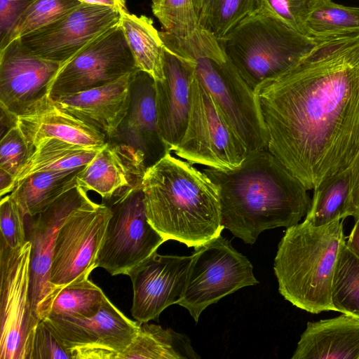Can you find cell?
I'll list each match as a JSON object with an SVG mask.
<instances>
[{"label":"cell","mask_w":359,"mask_h":359,"mask_svg":"<svg viewBox=\"0 0 359 359\" xmlns=\"http://www.w3.org/2000/svg\"><path fill=\"white\" fill-rule=\"evenodd\" d=\"M316 41L297 65L254 90L267 149L308 190L359 153V33Z\"/></svg>","instance_id":"1"},{"label":"cell","mask_w":359,"mask_h":359,"mask_svg":"<svg viewBox=\"0 0 359 359\" xmlns=\"http://www.w3.org/2000/svg\"><path fill=\"white\" fill-rule=\"evenodd\" d=\"M219 191L224 227L253 244L265 230L297 224L309 211L308 189L267 149L233 170H202Z\"/></svg>","instance_id":"2"},{"label":"cell","mask_w":359,"mask_h":359,"mask_svg":"<svg viewBox=\"0 0 359 359\" xmlns=\"http://www.w3.org/2000/svg\"><path fill=\"white\" fill-rule=\"evenodd\" d=\"M142 189L147 219L166 241L195 248L224 229L217 185L171 152L147 168Z\"/></svg>","instance_id":"3"},{"label":"cell","mask_w":359,"mask_h":359,"mask_svg":"<svg viewBox=\"0 0 359 359\" xmlns=\"http://www.w3.org/2000/svg\"><path fill=\"white\" fill-rule=\"evenodd\" d=\"M345 243L344 219L321 226L304 220L287 228L273 264L280 294L311 313L333 311L332 278L338 254Z\"/></svg>","instance_id":"4"},{"label":"cell","mask_w":359,"mask_h":359,"mask_svg":"<svg viewBox=\"0 0 359 359\" xmlns=\"http://www.w3.org/2000/svg\"><path fill=\"white\" fill-rule=\"evenodd\" d=\"M163 43L184 55L245 144L248 154L267 149L268 140L255 93L227 56L219 39L198 28L178 37L160 32Z\"/></svg>","instance_id":"5"},{"label":"cell","mask_w":359,"mask_h":359,"mask_svg":"<svg viewBox=\"0 0 359 359\" xmlns=\"http://www.w3.org/2000/svg\"><path fill=\"white\" fill-rule=\"evenodd\" d=\"M258 7L219 39L231 62L255 90L297 65L316 41L299 33L267 7Z\"/></svg>","instance_id":"6"},{"label":"cell","mask_w":359,"mask_h":359,"mask_svg":"<svg viewBox=\"0 0 359 359\" xmlns=\"http://www.w3.org/2000/svg\"><path fill=\"white\" fill-rule=\"evenodd\" d=\"M172 152L192 165L219 170L236 168L248 154L245 144L194 72L187 128Z\"/></svg>","instance_id":"7"},{"label":"cell","mask_w":359,"mask_h":359,"mask_svg":"<svg viewBox=\"0 0 359 359\" xmlns=\"http://www.w3.org/2000/svg\"><path fill=\"white\" fill-rule=\"evenodd\" d=\"M104 201L111 215L95 266L111 276H128L166 241L147 219L142 187L123 189Z\"/></svg>","instance_id":"8"},{"label":"cell","mask_w":359,"mask_h":359,"mask_svg":"<svg viewBox=\"0 0 359 359\" xmlns=\"http://www.w3.org/2000/svg\"><path fill=\"white\" fill-rule=\"evenodd\" d=\"M187 283L179 305L196 323L208 306L259 282L248 259L221 235L194 248Z\"/></svg>","instance_id":"9"},{"label":"cell","mask_w":359,"mask_h":359,"mask_svg":"<svg viewBox=\"0 0 359 359\" xmlns=\"http://www.w3.org/2000/svg\"><path fill=\"white\" fill-rule=\"evenodd\" d=\"M32 243L0 248V359H29L36 327L30 299Z\"/></svg>","instance_id":"10"},{"label":"cell","mask_w":359,"mask_h":359,"mask_svg":"<svg viewBox=\"0 0 359 359\" xmlns=\"http://www.w3.org/2000/svg\"><path fill=\"white\" fill-rule=\"evenodd\" d=\"M105 203L88 198L60 226L55 238L50 283L57 294L65 286L89 278L111 217ZM57 296V295H56Z\"/></svg>","instance_id":"11"},{"label":"cell","mask_w":359,"mask_h":359,"mask_svg":"<svg viewBox=\"0 0 359 359\" xmlns=\"http://www.w3.org/2000/svg\"><path fill=\"white\" fill-rule=\"evenodd\" d=\"M43 320L60 338L72 359H118L134 339L140 323L127 318L107 298L93 316L48 315Z\"/></svg>","instance_id":"12"},{"label":"cell","mask_w":359,"mask_h":359,"mask_svg":"<svg viewBox=\"0 0 359 359\" xmlns=\"http://www.w3.org/2000/svg\"><path fill=\"white\" fill-rule=\"evenodd\" d=\"M137 69L118 24L61 65L49 95L56 98L77 93L111 83Z\"/></svg>","instance_id":"13"},{"label":"cell","mask_w":359,"mask_h":359,"mask_svg":"<svg viewBox=\"0 0 359 359\" xmlns=\"http://www.w3.org/2000/svg\"><path fill=\"white\" fill-rule=\"evenodd\" d=\"M121 13L114 8L82 3L60 19L18 39L31 54L63 64L118 25Z\"/></svg>","instance_id":"14"},{"label":"cell","mask_w":359,"mask_h":359,"mask_svg":"<svg viewBox=\"0 0 359 359\" xmlns=\"http://www.w3.org/2000/svg\"><path fill=\"white\" fill-rule=\"evenodd\" d=\"M87 192L77 185L39 214L26 216L27 238L32 243L30 299L39 320L48 316L57 295L49 278L57 232L69 215L89 198Z\"/></svg>","instance_id":"15"},{"label":"cell","mask_w":359,"mask_h":359,"mask_svg":"<svg viewBox=\"0 0 359 359\" xmlns=\"http://www.w3.org/2000/svg\"><path fill=\"white\" fill-rule=\"evenodd\" d=\"M61 65L31 54L19 39L0 49V107L9 122L49 94Z\"/></svg>","instance_id":"16"},{"label":"cell","mask_w":359,"mask_h":359,"mask_svg":"<svg viewBox=\"0 0 359 359\" xmlns=\"http://www.w3.org/2000/svg\"><path fill=\"white\" fill-rule=\"evenodd\" d=\"M192 255L154 253L133 270L131 314L139 323L157 320L161 312L183 299Z\"/></svg>","instance_id":"17"},{"label":"cell","mask_w":359,"mask_h":359,"mask_svg":"<svg viewBox=\"0 0 359 359\" xmlns=\"http://www.w3.org/2000/svg\"><path fill=\"white\" fill-rule=\"evenodd\" d=\"M162 81H155L158 128L168 151L180 142L187 128L194 69L182 55L164 44Z\"/></svg>","instance_id":"18"},{"label":"cell","mask_w":359,"mask_h":359,"mask_svg":"<svg viewBox=\"0 0 359 359\" xmlns=\"http://www.w3.org/2000/svg\"><path fill=\"white\" fill-rule=\"evenodd\" d=\"M107 142L126 144L141 151L147 168L169 152L158 128L155 80L147 72H135L128 114Z\"/></svg>","instance_id":"19"},{"label":"cell","mask_w":359,"mask_h":359,"mask_svg":"<svg viewBox=\"0 0 359 359\" xmlns=\"http://www.w3.org/2000/svg\"><path fill=\"white\" fill-rule=\"evenodd\" d=\"M15 124L31 153L41 141L48 138L96 149H101L107 142L102 133L62 109L49 94L18 116Z\"/></svg>","instance_id":"20"},{"label":"cell","mask_w":359,"mask_h":359,"mask_svg":"<svg viewBox=\"0 0 359 359\" xmlns=\"http://www.w3.org/2000/svg\"><path fill=\"white\" fill-rule=\"evenodd\" d=\"M147 167L144 154L123 143L107 142L77 175V185L104 201L126 189L142 187Z\"/></svg>","instance_id":"21"},{"label":"cell","mask_w":359,"mask_h":359,"mask_svg":"<svg viewBox=\"0 0 359 359\" xmlns=\"http://www.w3.org/2000/svg\"><path fill=\"white\" fill-rule=\"evenodd\" d=\"M135 71L105 85L53 99L60 107L102 133L108 140L128 114Z\"/></svg>","instance_id":"22"},{"label":"cell","mask_w":359,"mask_h":359,"mask_svg":"<svg viewBox=\"0 0 359 359\" xmlns=\"http://www.w3.org/2000/svg\"><path fill=\"white\" fill-rule=\"evenodd\" d=\"M292 359H359V319L346 314L308 322Z\"/></svg>","instance_id":"23"},{"label":"cell","mask_w":359,"mask_h":359,"mask_svg":"<svg viewBox=\"0 0 359 359\" xmlns=\"http://www.w3.org/2000/svg\"><path fill=\"white\" fill-rule=\"evenodd\" d=\"M198 359L189 338L170 328L140 323L130 344L118 359Z\"/></svg>","instance_id":"24"},{"label":"cell","mask_w":359,"mask_h":359,"mask_svg":"<svg viewBox=\"0 0 359 359\" xmlns=\"http://www.w3.org/2000/svg\"><path fill=\"white\" fill-rule=\"evenodd\" d=\"M119 24L137 69L155 81L163 80L164 43L152 19L123 11Z\"/></svg>","instance_id":"25"},{"label":"cell","mask_w":359,"mask_h":359,"mask_svg":"<svg viewBox=\"0 0 359 359\" xmlns=\"http://www.w3.org/2000/svg\"><path fill=\"white\" fill-rule=\"evenodd\" d=\"M83 167L34 173L18 183L10 194L25 216H34L77 186V175Z\"/></svg>","instance_id":"26"},{"label":"cell","mask_w":359,"mask_h":359,"mask_svg":"<svg viewBox=\"0 0 359 359\" xmlns=\"http://www.w3.org/2000/svg\"><path fill=\"white\" fill-rule=\"evenodd\" d=\"M100 149L56 138L46 139L34 149L18 172L14 180V188L18 183L34 173L69 170L85 166Z\"/></svg>","instance_id":"27"},{"label":"cell","mask_w":359,"mask_h":359,"mask_svg":"<svg viewBox=\"0 0 359 359\" xmlns=\"http://www.w3.org/2000/svg\"><path fill=\"white\" fill-rule=\"evenodd\" d=\"M351 191L350 168L322 182L313 189L311 205L304 221L321 226L348 217Z\"/></svg>","instance_id":"28"},{"label":"cell","mask_w":359,"mask_h":359,"mask_svg":"<svg viewBox=\"0 0 359 359\" xmlns=\"http://www.w3.org/2000/svg\"><path fill=\"white\" fill-rule=\"evenodd\" d=\"M359 33V7L332 0H312L305 21V35L313 40Z\"/></svg>","instance_id":"29"},{"label":"cell","mask_w":359,"mask_h":359,"mask_svg":"<svg viewBox=\"0 0 359 359\" xmlns=\"http://www.w3.org/2000/svg\"><path fill=\"white\" fill-rule=\"evenodd\" d=\"M333 311L359 319V257L346 245L341 248L331 287Z\"/></svg>","instance_id":"30"},{"label":"cell","mask_w":359,"mask_h":359,"mask_svg":"<svg viewBox=\"0 0 359 359\" xmlns=\"http://www.w3.org/2000/svg\"><path fill=\"white\" fill-rule=\"evenodd\" d=\"M106 297L102 289L89 278L74 282L59 291L48 315L91 317L100 311Z\"/></svg>","instance_id":"31"},{"label":"cell","mask_w":359,"mask_h":359,"mask_svg":"<svg viewBox=\"0 0 359 359\" xmlns=\"http://www.w3.org/2000/svg\"><path fill=\"white\" fill-rule=\"evenodd\" d=\"M257 7V0H203L199 27L222 39Z\"/></svg>","instance_id":"32"},{"label":"cell","mask_w":359,"mask_h":359,"mask_svg":"<svg viewBox=\"0 0 359 359\" xmlns=\"http://www.w3.org/2000/svg\"><path fill=\"white\" fill-rule=\"evenodd\" d=\"M203 0H151V10L163 31L178 37L194 33L199 27Z\"/></svg>","instance_id":"33"},{"label":"cell","mask_w":359,"mask_h":359,"mask_svg":"<svg viewBox=\"0 0 359 359\" xmlns=\"http://www.w3.org/2000/svg\"><path fill=\"white\" fill-rule=\"evenodd\" d=\"M81 4L79 0H33L5 42L0 46V49L14 40L55 22Z\"/></svg>","instance_id":"34"},{"label":"cell","mask_w":359,"mask_h":359,"mask_svg":"<svg viewBox=\"0 0 359 359\" xmlns=\"http://www.w3.org/2000/svg\"><path fill=\"white\" fill-rule=\"evenodd\" d=\"M0 229V248L16 249L27 241L25 215L10 194L1 199Z\"/></svg>","instance_id":"35"},{"label":"cell","mask_w":359,"mask_h":359,"mask_svg":"<svg viewBox=\"0 0 359 359\" xmlns=\"http://www.w3.org/2000/svg\"><path fill=\"white\" fill-rule=\"evenodd\" d=\"M28 145L16 125L8 128L0 142V173L15 177L30 156Z\"/></svg>","instance_id":"36"},{"label":"cell","mask_w":359,"mask_h":359,"mask_svg":"<svg viewBox=\"0 0 359 359\" xmlns=\"http://www.w3.org/2000/svg\"><path fill=\"white\" fill-rule=\"evenodd\" d=\"M29 359H72V356L60 338L41 320L35 329Z\"/></svg>","instance_id":"37"},{"label":"cell","mask_w":359,"mask_h":359,"mask_svg":"<svg viewBox=\"0 0 359 359\" xmlns=\"http://www.w3.org/2000/svg\"><path fill=\"white\" fill-rule=\"evenodd\" d=\"M311 1L257 0V4L267 7L293 29L305 35V21Z\"/></svg>","instance_id":"38"},{"label":"cell","mask_w":359,"mask_h":359,"mask_svg":"<svg viewBox=\"0 0 359 359\" xmlns=\"http://www.w3.org/2000/svg\"><path fill=\"white\" fill-rule=\"evenodd\" d=\"M33 0H0V46L14 29L17 21Z\"/></svg>","instance_id":"39"},{"label":"cell","mask_w":359,"mask_h":359,"mask_svg":"<svg viewBox=\"0 0 359 359\" xmlns=\"http://www.w3.org/2000/svg\"><path fill=\"white\" fill-rule=\"evenodd\" d=\"M350 168L351 191L348 204V216L359 217V153L354 158Z\"/></svg>","instance_id":"40"},{"label":"cell","mask_w":359,"mask_h":359,"mask_svg":"<svg viewBox=\"0 0 359 359\" xmlns=\"http://www.w3.org/2000/svg\"><path fill=\"white\" fill-rule=\"evenodd\" d=\"M346 244L348 248L359 257V217L355 219V224L351 231Z\"/></svg>","instance_id":"41"},{"label":"cell","mask_w":359,"mask_h":359,"mask_svg":"<svg viewBox=\"0 0 359 359\" xmlns=\"http://www.w3.org/2000/svg\"><path fill=\"white\" fill-rule=\"evenodd\" d=\"M81 3L100 5L114 8L120 11H128L126 5V0H79Z\"/></svg>","instance_id":"42"}]
</instances>
